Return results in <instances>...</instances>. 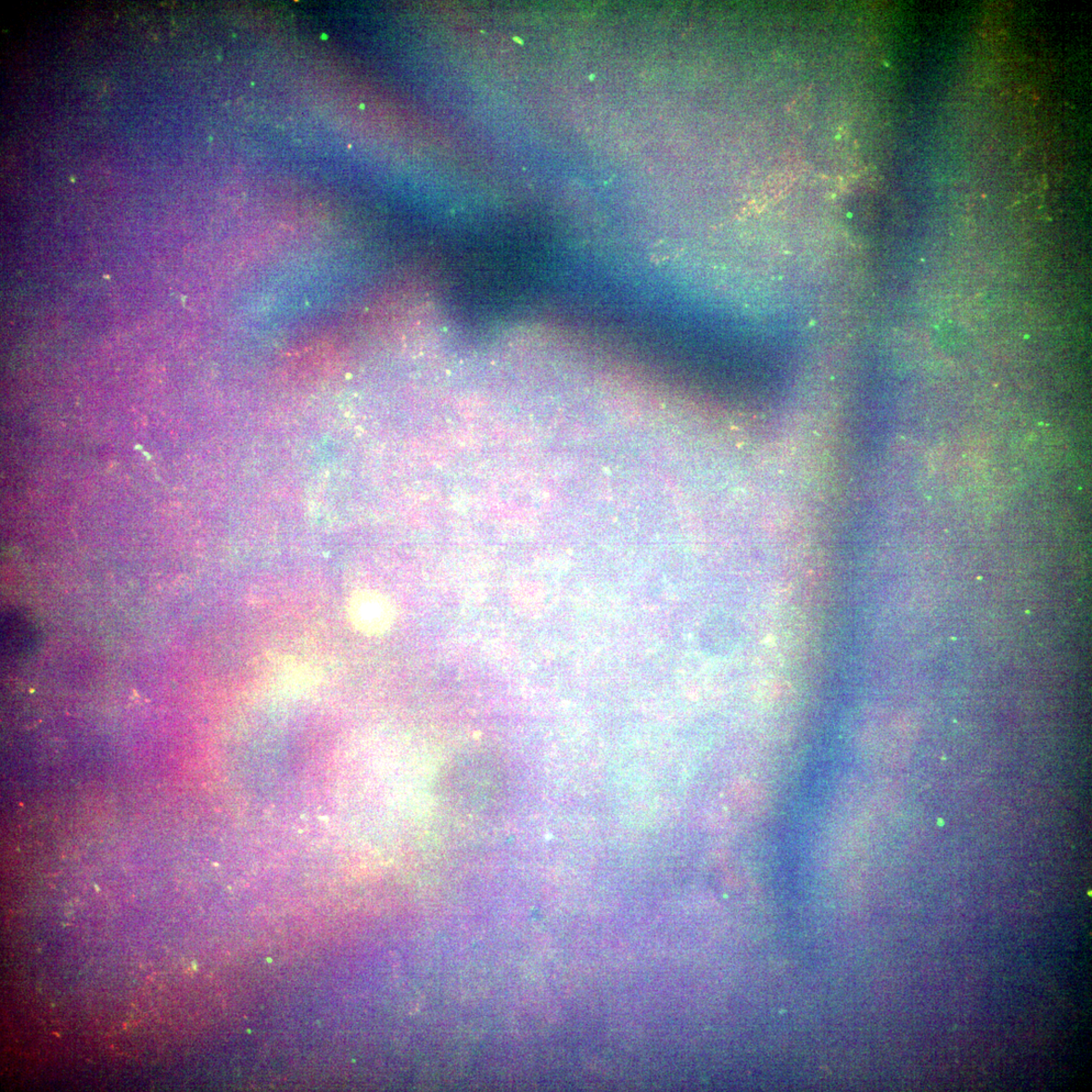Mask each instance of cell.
Segmentation results:
<instances>
[{
	"instance_id": "1",
	"label": "cell",
	"mask_w": 1092,
	"mask_h": 1092,
	"mask_svg": "<svg viewBox=\"0 0 1092 1092\" xmlns=\"http://www.w3.org/2000/svg\"><path fill=\"white\" fill-rule=\"evenodd\" d=\"M349 620L366 637H381L392 629L396 612L392 602L373 590H358L348 602Z\"/></svg>"
},
{
	"instance_id": "2",
	"label": "cell",
	"mask_w": 1092,
	"mask_h": 1092,
	"mask_svg": "<svg viewBox=\"0 0 1092 1092\" xmlns=\"http://www.w3.org/2000/svg\"><path fill=\"white\" fill-rule=\"evenodd\" d=\"M271 670L275 674L273 679L284 692H302L307 687L313 685V668L294 660H281L273 664Z\"/></svg>"
},
{
	"instance_id": "3",
	"label": "cell",
	"mask_w": 1092,
	"mask_h": 1092,
	"mask_svg": "<svg viewBox=\"0 0 1092 1092\" xmlns=\"http://www.w3.org/2000/svg\"><path fill=\"white\" fill-rule=\"evenodd\" d=\"M3 623L6 653L21 654L29 651L33 635L29 622L20 616H6Z\"/></svg>"
}]
</instances>
